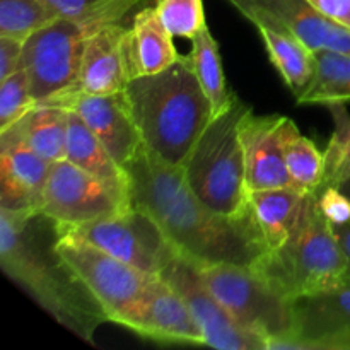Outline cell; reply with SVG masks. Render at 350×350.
<instances>
[{
    "label": "cell",
    "mask_w": 350,
    "mask_h": 350,
    "mask_svg": "<svg viewBox=\"0 0 350 350\" xmlns=\"http://www.w3.org/2000/svg\"><path fill=\"white\" fill-rule=\"evenodd\" d=\"M133 207L150 215L178 253L197 263L252 265L267 252L253 214L231 219L208 208L173 166L142 146L125 167Z\"/></svg>",
    "instance_id": "obj_1"
},
{
    "label": "cell",
    "mask_w": 350,
    "mask_h": 350,
    "mask_svg": "<svg viewBox=\"0 0 350 350\" xmlns=\"http://www.w3.org/2000/svg\"><path fill=\"white\" fill-rule=\"evenodd\" d=\"M57 226L41 212L0 208V267L55 321L94 344L105 311L55 250Z\"/></svg>",
    "instance_id": "obj_2"
},
{
    "label": "cell",
    "mask_w": 350,
    "mask_h": 350,
    "mask_svg": "<svg viewBox=\"0 0 350 350\" xmlns=\"http://www.w3.org/2000/svg\"><path fill=\"white\" fill-rule=\"evenodd\" d=\"M144 146L173 166H183L214 116L190 55L166 70L133 77L123 89Z\"/></svg>",
    "instance_id": "obj_3"
},
{
    "label": "cell",
    "mask_w": 350,
    "mask_h": 350,
    "mask_svg": "<svg viewBox=\"0 0 350 350\" xmlns=\"http://www.w3.org/2000/svg\"><path fill=\"white\" fill-rule=\"evenodd\" d=\"M250 267L291 301L340 286L345 256L334 224L321 212L317 191L308 195L286 243L260 255Z\"/></svg>",
    "instance_id": "obj_4"
},
{
    "label": "cell",
    "mask_w": 350,
    "mask_h": 350,
    "mask_svg": "<svg viewBox=\"0 0 350 350\" xmlns=\"http://www.w3.org/2000/svg\"><path fill=\"white\" fill-rule=\"evenodd\" d=\"M250 111L246 103L232 96L229 105L212 116L183 164L188 187L224 217L245 219L252 212L241 139L243 122Z\"/></svg>",
    "instance_id": "obj_5"
},
{
    "label": "cell",
    "mask_w": 350,
    "mask_h": 350,
    "mask_svg": "<svg viewBox=\"0 0 350 350\" xmlns=\"http://www.w3.org/2000/svg\"><path fill=\"white\" fill-rule=\"evenodd\" d=\"M193 263L205 286L245 330L263 338L269 350H287L294 337V301L277 293L250 265Z\"/></svg>",
    "instance_id": "obj_6"
},
{
    "label": "cell",
    "mask_w": 350,
    "mask_h": 350,
    "mask_svg": "<svg viewBox=\"0 0 350 350\" xmlns=\"http://www.w3.org/2000/svg\"><path fill=\"white\" fill-rule=\"evenodd\" d=\"M55 250L96 297L108 321L129 327L156 275L133 269L85 239L67 232H58Z\"/></svg>",
    "instance_id": "obj_7"
},
{
    "label": "cell",
    "mask_w": 350,
    "mask_h": 350,
    "mask_svg": "<svg viewBox=\"0 0 350 350\" xmlns=\"http://www.w3.org/2000/svg\"><path fill=\"white\" fill-rule=\"evenodd\" d=\"M57 231L85 239L149 275H161L178 255V250L164 234L161 226L147 212L133 205L115 215L96 219L70 229L57 228Z\"/></svg>",
    "instance_id": "obj_8"
},
{
    "label": "cell",
    "mask_w": 350,
    "mask_h": 350,
    "mask_svg": "<svg viewBox=\"0 0 350 350\" xmlns=\"http://www.w3.org/2000/svg\"><path fill=\"white\" fill-rule=\"evenodd\" d=\"M101 27L58 17L24 41L23 64L34 103H44L75 84L85 41Z\"/></svg>",
    "instance_id": "obj_9"
},
{
    "label": "cell",
    "mask_w": 350,
    "mask_h": 350,
    "mask_svg": "<svg viewBox=\"0 0 350 350\" xmlns=\"http://www.w3.org/2000/svg\"><path fill=\"white\" fill-rule=\"evenodd\" d=\"M130 207L129 198L70 161L62 159L51 164L41 214L51 219L58 229L75 228Z\"/></svg>",
    "instance_id": "obj_10"
},
{
    "label": "cell",
    "mask_w": 350,
    "mask_h": 350,
    "mask_svg": "<svg viewBox=\"0 0 350 350\" xmlns=\"http://www.w3.org/2000/svg\"><path fill=\"white\" fill-rule=\"evenodd\" d=\"M161 277L183 297L188 311L200 328L204 345L219 350H269L263 338L245 330L219 303L190 258L178 253Z\"/></svg>",
    "instance_id": "obj_11"
},
{
    "label": "cell",
    "mask_w": 350,
    "mask_h": 350,
    "mask_svg": "<svg viewBox=\"0 0 350 350\" xmlns=\"http://www.w3.org/2000/svg\"><path fill=\"white\" fill-rule=\"evenodd\" d=\"M44 103L77 113L122 167L129 166L142 149V137L123 91L103 96L60 94Z\"/></svg>",
    "instance_id": "obj_12"
},
{
    "label": "cell",
    "mask_w": 350,
    "mask_h": 350,
    "mask_svg": "<svg viewBox=\"0 0 350 350\" xmlns=\"http://www.w3.org/2000/svg\"><path fill=\"white\" fill-rule=\"evenodd\" d=\"M287 349L350 350V287L340 284L294 301V337Z\"/></svg>",
    "instance_id": "obj_13"
},
{
    "label": "cell",
    "mask_w": 350,
    "mask_h": 350,
    "mask_svg": "<svg viewBox=\"0 0 350 350\" xmlns=\"http://www.w3.org/2000/svg\"><path fill=\"white\" fill-rule=\"evenodd\" d=\"M132 79L130 27L115 23L88 38L77 81L62 94H113L123 91Z\"/></svg>",
    "instance_id": "obj_14"
},
{
    "label": "cell",
    "mask_w": 350,
    "mask_h": 350,
    "mask_svg": "<svg viewBox=\"0 0 350 350\" xmlns=\"http://www.w3.org/2000/svg\"><path fill=\"white\" fill-rule=\"evenodd\" d=\"M51 163L34 152L16 125L0 132V208L41 212Z\"/></svg>",
    "instance_id": "obj_15"
},
{
    "label": "cell",
    "mask_w": 350,
    "mask_h": 350,
    "mask_svg": "<svg viewBox=\"0 0 350 350\" xmlns=\"http://www.w3.org/2000/svg\"><path fill=\"white\" fill-rule=\"evenodd\" d=\"M129 330L163 344L204 345L200 328L188 311L183 297L161 275L150 280Z\"/></svg>",
    "instance_id": "obj_16"
},
{
    "label": "cell",
    "mask_w": 350,
    "mask_h": 350,
    "mask_svg": "<svg viewBox=\"0 0 350 350\" xmlns=\"http://www.w3.org/2000/svg\"><path fill=\"white\" fill-rule=\"evenodd\" d=\"M286 116L263 115L252 111L241 126L245 147L246 185L250 191L265 188H296L284 161L280 130Z\"/></svg>",
    "instance_id": "obj_17"
},
{
    "label": "cell",
    "mask_w": 350,
    "mask_h": 350,
    "mask_svg": "<svg viewBox=\"0 0 350 350\" xmlns=\"http://www.w3.org/2000/svg\"><path fill=\"white\" fill-rule=\"evenodd\" d=\"M236 10L258 29L270 60L297 98L310 85L317 72V53L265 10L250 5L238 7Z\"/></svg>",
    "instance_id": "obj_18"
},
{
    "label": "cell",
    "mask_w": 350,
    "mask_h": 350,
    "mask_svg": "<svg viewBox=\"0 0 350 350\" xmlns=\"http://www.w3.org/2000/svg\"><path fill=\"white\" fill-rule=\"evenodd\" d=\"M234 9L258 7L293 31L317 53L321 50L350 55V29L318 12L308 0H228Z\"/></svg>",
    "instance_id": "obj_19"
},
{
    "label": "cell",
    "mask_w": 350,
    "mask_h": 350,
    "mask_svg": "<svg viewBox=\"0 0 350 350\" xmlns=\"http://www.w3.org/2000/svg\"><path fill=\"white\" fill-rule=\"evenodd\" d=\"M299 188H265L250 191V211L260 229L267 252L286 243L299 221L308 198Z\"/></svg>",
    "instance_id": "obj_20"
},
{
    "label": "cell",
    "mask_w": 350,
    "mask_h": 350,
    "mask_svg": "<svg viewBox=\"0 0 350 350\" xmlns=\"http://www.w3.org/2000/svg\"><path fill=\"white\" fill-rule=\"evenodd\" d=\"M180 58L173 36L159 19L156 7H146L133 16L130 26V60L133 77L166 70Z\"/></svg>",
    "instance_id": "obj_21"
},
{
    "label": "cell",
    "mask_w": 350,
    "mask_h": 350,
    "mask_svg": "<svg viewBox=\"0 0 350 350\" xmlns=\"http://www.w3.org/2000/svg\"><path fill=\"white\" fill-rule=\"evenodd\" d=\"M65 159L105 181L108 187H111L113 190L130 200V180L126 170L113 159L108 149L99 142L98 137L88 129L81 116L74 111H70V116H68Z\"/></svg>",
    "instance_id": "obj_22"
},
{
    "label": "cell",
    "mask_w": 350,
    "mask_h": 350,
    "mask_svg": "<svg viewBox=\"0 0 350 350\" xmlns=\"http://www.w3.org/2000/svg\"><path fill=\"white\" fill-rule=\"evenodd\" d=\"M68 116H70V111L64 106L40 103V105H34L14 125L19 130L24 142L34 152L53 164L57 161L65 159Z\"/></svg>",
    "instance_id": "obj_23"
},
{
    "label": "cell",
    "mask_w": 350,
    "mask_h": 350,
    "mask_svg": "<svg viewBox=\"0 0 350 350\" xmlns=\"http://www.w3.org/2000/svg\"><path fill=\"white\" fill-rule=\"evenodd\" d=\"M304 106H330L350 103V55L338 51H317V72L310 85L297 96Z\"/></svg>",
    "instance_id": "obj_24"
},
{
    "label": "cell",
    "mask_w": 350,
    "mask_h": 350,
    "mask_svg": "<svg viewBox=\"0 0 350 350\" xmlns=\"http://www.w3.org/2000/svg\"><path fill=\"white\" fill-rule=\"evenodd\" d=\"M284 161L294 185L306 193H314L325 178V152H320L313 140L299 132L291 118H284L280 130Z\"/></svg>",
    "instance_id": "obj_25"
},
{
    "label": "cell",
    "mask_w": 350,
    "mask_h": 350,
    "mask_svg": "<svg viewBox=\"0 0 350 350\" xmlns=\"http://www.w3.org/2000/svg\"><path fill=\"white\" fill-rule=\"evenodd\" d=\"M188 55L191 58V65H193L198 82L211 101L212 111L214 115H217L229 105L234 94L228 91L221 51H219L217 41L212 36L208 26L202 27L197 36L191 40V51Z\"/></svg>",
    "instance_id": "obj_26"
},
{
    "label": "cell",
    "mask_w": 350,
    "mask_h": 350,
    "mask_svg": "<svg viewBox=\"0 0 350 350\" xmlns=\"http://www.w3.org/2000/svg\"><path fill=\"white\" fill-rule=\"evenodd\" d=\"M57 19L46 0H0V36L26 41Z\"/></svg>",
    "instance_id": "obj_27"
},
{
    "label": "cell",
    "mask_w": 350,
    "mask_h": 350,
    "mask_svg": "<svg viewBox=\"0 0 350 350\" xmlns=\"http://www.w3.org/2000/svg\"><path fill=\"white\" fill-rule=\"evenodd\" d=\"M58 17L105 27L123 17L144 0H46Z\"/></svg>",
    "instance_id": "obj_28"
},
{
    "label": "cell",
    "mask_w": 350,
    "mask_h": 350,
    "mask_svg": "<svg viewBox=\"0 0 350 350\" xmlns=\"http://www.w3.org/2000/svg\"><path fill=\"white\" fill-rule=\"evenodd\" d=\"M334 118V132L325 150V178L321 187H328L350 174V113L345 105L327 106Z\"/></svg>",
    "instance_id": "obj_29"
},
{
    "label": "cell",
    "mask_w": 350,
    "mask_h": 350,
    "mask_svg": "<svg viewBox=\"0 0 350 350\" xmlns=\"http://www.w3.org/2000/svg\"><path fill=\"white\" fill-rule=\"evenodd\" d=\"M154 7L173 38L193 40L207 26L204 0H156Z\"/></svg>",
    "instance_id": "obj_30"
},
{
    "label": "cell",
    "mask_w": 350,
    "mask_h": 350,
    "mask_svg": "<svg viewBox=\"0 0 350 350\" xmlns=\"http://www.w3.org/2000/svg\"><path fill=\"white\" fill-rule=\"evenodd\" d=\"M34 105L36 103L31 98L29 82L24 68H19L9 77L2 79L0 81V132L19 122Z\"/></svg>",
    "instance_id": "obj_31"
},
{
    "label": "cell",
    "mask_w": 350,
    "mask_h": 350,
    "mask_svg": "<svg viewBox=\"0 0 350 350\" xmlns=\"http://www.w3.org/2000/svg\"><path fill=\"white\" fill-rule=\"evenodd\" d=\"M318 204L321 212L332 224H349L350 222V198L337 187L318 188Z\"/></svg>",
    "instance_id": "obj_32"
},
{
    "label": "cell",
    "mask_w": 350,
    "mask_h": 350,
    "mask_svg": "<svg viewBox=\"0 0 350 350\" xmlns=\"http://www.w3.org/2000/svg\"><path fill=\"white\" fill-rule=\"evenodd\" d=\"M24 41L10 36H0V81L19 70L23 64Z\"/></svg>",
    "instance_id": "obj_33"
},
{
    "label": "cell",
    "mask_w": 350,
    "mask_h": 350,
    "mask_svg": "<svg viewBox=\"0 0 350 350\" xmlns=\"http://www.w3.org/2000/svg\"><path fill=\"white\" fill-rule=\"evenodd\" d=\"M318 12L350 29V0H308Z\"/></svg>",
    "instance_id": "obj_34"
},
{
    "label": "cell",
    "mask_w": 350,
    "mask_h": 350,
    "mask_svg": "<svg viewBox=\"0 0 350 350\" xmlns=\"http://www.w3.org/2000/svg\"><path fill=\"white\" fill-rule=\"evenodd\" d=\"M334 229L345 256V272H344V277H342V286L350 287V222L349 224H338V226L334 224Z\"/></svg>",
    "instance_id": "obj_35"
},
{
    "label": "cell",
    "mask_w": 350,
    "mask_h": 350,
    "mask_svg": "<svg viewBox=\"0 0 350 350\" xmlns=\"http://www.w3.org/2000/svg\"><path fill=\"white\" fill-rule=\"evenodd\" d=\"M328 187H337V188H340V190L344 191L345 195H349V198H350V174H349V176L340 178V180L335 181L334 185H328Z\"/></svg>",
    "instance_id": "obj_36"
}]
</instances>
